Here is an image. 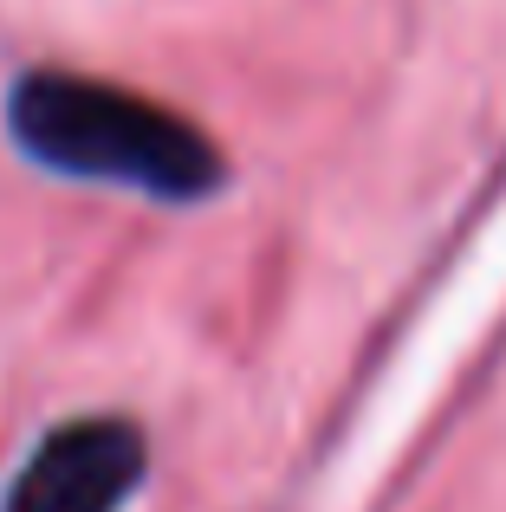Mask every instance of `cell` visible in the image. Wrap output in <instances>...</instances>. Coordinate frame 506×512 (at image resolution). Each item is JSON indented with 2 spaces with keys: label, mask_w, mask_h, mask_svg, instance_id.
Wrapping results in <instances>:
<instances>
[{
  "label": "cell",
  "mask_w": 506,
  "mask_h": 512,
  "mask_svg": "<svg viewBox=\"0 0 506 512\" xmlns=\"http://www.w3.org/2000/svg\"><path fill=\"white\" fill-rule=\"evenodd\" d=\"M7 130L20 156L72 182L137 188L150 201H208L228 182L221 150L163 104L78 72H26L7 91Z\"/></svg>",
  "instance_id": "6da1fadb"
},
{
  "label": "cell",
  "mask_w": 506,
  "mask_h": 512,
  "mask_svg": "<svg viewBox=\"0 0 506 512\" xmlns=\"http://www.w3.org/2000/svg\"><path fill=\"white\" fill-rule=\"evenodd\" d=\"M143 480V435L124 415L65 422L26 454L0 512H117Z\"/></svg>",
  "instance_id": "7a4b0ae2"
}]
</instances>
